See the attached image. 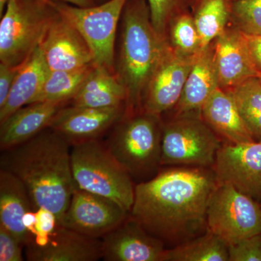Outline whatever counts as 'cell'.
I'll list each match as a JSON object with an SVG mask.
<instances>
[{"label": "cell", "instance_id": "cell-27", "mask_svg": "<svg viewBox=\"0 0 261 261\" xmlns=\"http://www.w3.org/2000/svg\"><path fill=\"white\" fill-rule=\"evenodd\" d=\"M224 91L232 98L255 140H261L260 79H250Z\"/></svg>", "mask_w": 261, "mask_h": 261}, {"label": "cell", "instance_id": "cell-37", "mask_svg": "<svg viewBox=\"0 0 261 261\" xmlns=\"http://www.w3.org/2000/svg\"><path fill=\"white\" fill-rule=\"evenodd\" d=\"M95 3L97 4H100V3H104V2L107 1V0H94Z\"/></svg>", "mask_w": 261, "mask_h": 261}, {"label": "cell", "instance_id": "cell-26", "mask_svg": "<svg viewBox=\"0 0 261 261\" xmlns=\"http://www.w3.org/2000/svg\"><path fill=\"white\" fill-rule=\"evenodd\" d=\"M95 65L73 70H50L34 102L68 103L80 90Z\"/></svg>", "mask_w": 261, "mask_h": 261}, {"label": "cell", "instance_id": "cell-23", "mask_svg": "<svg viewBox=\"0 0 261 261\" xmlns=\"http://www.w3.org/2000/svg\"><path fill=\"white\" fill-rule=\"evenodd\" d=\"M126 92L113 72L94 65L70 105L92 108H126Z\"/></svg>", "mask_w": 261, "mask_h": 261}, {"label": "cell", "instance_id": "cell-34", "mask_svg": "<svg viewBox=\"0 0 261 261\" xmlns=\"http://www.w3.org/2000/svg\"><path fill=\"white\" fill-rule=\"evenodd\" d=\"M246 42L254 66L261 77V35H247Z\"/></svg>", "mask_w": 261, "mask_h": 261}, {"label": "cell", "instance_id": "cell-24", "mask_svg": "<svg viewBox=\"0 0 261 261\" xmlns=\"http://www.w3.org/2000/svg\"><path fill=\"white\" fill-rule=\"evenodd\" d=\"M233 0H200L193 5L202 49L221 35L231 21Z\"/></svg>", "mask_w": 261, "mask_h": 261}, {"label": "cell", "instance_id": "cell-21", "mask_svg": "<svg viewBox=\"0 0 261 261\" xmlns=\"http://www.w3.org/2000/svg\"><path fill=\"white\" fill-rule=\"evenodd\" d=\"M219 87L213 42L197 55L181 98L174 108L176 114L200 111L207 99Z\"/></svg>", "mask_w": 261, "mask_h": 261}, {"label": "cell", "instance_id": "cell-39", "mask_svg": "<svg viewBox=\"0 0 261 261\" xmlns=\"http://www.w3.org/2000/svg\"><path fill=\"white\" fill-rule=\"evenodd\" d=\"M260 80H261V77H260Z\"/></svg>", "mask_w": 261, "mask_h": 261}, {"label": "cell", "instance_id": "cell-9", "mask_svg": "<svg viewBox=\"0 0 261 261\" xmlns=\"http://www.w3.org/2000/svg\"><path fill=\"white\" fill-rule=\"evenodd\" d=\"M207 229L228 246L261 233V204L228 184L218 183L207 210Z\"/></svg>", "mask_w": 261, "mask_h": 261}, {"label": "cell", "instance_id": "cell-35", "mask_svg": "<svg viewBox=\"0 0 261 261\" xmlns=\"http://www.w3.org/2000/svg\"><path fill=\"white\" fill-rule=\"evenodd\" d=\"M51 1L67 3V4L82 7V8H87V7H92L97 5L94 0H51Z\"/></svg>", "mask_w": 261, "mask_h": 261}, {"label": "cell", "instance_id": "cell-8", "mask_svg": "<svg viewBox=\"0 0 261 261\" xmlns=\"http://www.w3.org/2000/svg\"><path fill=\"white\" fill-rule=\"evenodd\" d=\"M53 2L88 44L94 65L115 73L117 35L127 0H107L87 8Z\"/></svg>", "mask_w": 261, "mask_h": 261}, {"label": "cell", "instance_id": "cell-33", "mask_svg": "<svg viewBox=\"0 0 261 261\" xmlns=\"http://www.w3.org/2000/svg\"><path fill=\"white\" fill-rule=\"evenodd\" d=\"M20 66L0 63V108L6 102Z\"/></svg>", "mask_w": 261, "mask_h": 261}, {"label": "cell", "instance_id": "cell-40", "mask_svg": "<svg viewBox=\"0 0 261 261\" xmlns=\"http://www.w3.org/2000/svg\"><path fill=\"white\" fill-rule=\"evenodd\" d=\"M261 204V203H260Z\"/></svg>", "mask_w": 261, "mask_h": 261}, {"label": "cell", "instance_id": "cell-12", "mask_svg": "<svg viewBox=\"0 0 261 261\" xmlns=\"http://www.w3.org/2000/svg\"><path fill=\"white\" fill-rule=\"evenodd\" d=\"M129 214L114 201L76 187L61 226L90 238L101 239Z\"/></svg>", "mask_w": 261, "mask_h": 261}, {"label": "cell", "instance_id": "cell-31", "mask_svg": "<svg viewBox=\"0 0 261 261\" xmlns=\"http://www.w3.org/2000/svg\"><path fill=\"white\" fill-rule=\"evenodd\" d=\"M229 261H261V233L228 247Z\"/></svg>", "mask_w": 261, "mask_h": 261}, {"label": "cell", "instance_id": "cell-30", "mask_svg": "<svg viewBox=\"0 0 261 261\" xmlns=\"http://www.w3.org/2000/svg\"><path fill=\"white\" fill-rule=\"evenodd\" d=\"M151 20L156 32L166 37V31L173 17L193 6L194 0H147Z\"/></svg>", "mask_w": 261, "mask_h": 261}, {"label": "cell", "instance_id": "cell-4", "mask_svg": "<svg viewBox=\"0 0 261 261\" xmlns=\"http://www.w3.org/2000/svg\"><path fill=\"white\" fill-rule=\"evenodd\" d=\"M162 133L161 116L140 111L124 114L104 143L137 185L154 177L162 167Z\"/></svg>", "mask_w": 261, "mask_h": 261}, {"label": "cell", "instance_id": "cell-16", "mask_svg": "<svg viewBox=\"0 0 261 261\" xmlns=\"http://www.w3.org/2000/svg\"><path fill=\"white\" fill-rule=\"evenodd\" d=\"M215 63L219 88L236 87L259 76L252 63L244 33L228 25L214 41Z\"/></svg>", "mask_w": 261, "mask_h": 261}, {"label": "cell", "instance_id": "cell-15", "mask_svg": "<svg viewBox=\"0 0 261 261\" xmlns=\"http://www.w3.org/2000/svg\"><path fill=\"white\" fill-rule=\"evenodd\" d=\"M125 107L92 108L65 106L59 110L49 127L70 145L99 140L125 114Z\"/></svg>", "mask_w": 261, "mask_h": 261}, {"label": "cell", "instance_id": "cell-29", "mask_svg": "<svg viewBox=\"0 0 261 261\" xmlns=\"http://www.w3.org/2000/svg\"><path fill=\"white\" fill-rule=\"evenodd\" d=\"M230 25L247 35H261V0H233Z\"/></svg>", "mask_w": 261, "mask_h": 261}, {"label": "cell", "instance_id": "cell-10", "mask_svg": "<svg viewBox=\"0 0 261 261\" xmlns=\"http://www.w3.org/2000/svg\"><path fill=\"white\" fill-rule=\"evenodd\" d=\"M198 54H183L167 42L146 87L142 111L161 116L176 107Z\"/></svg>", "mask_w": 261, "mask_h": 261}, {"label": "cell", "instance_id": "cell-18", "mask_svg": "<svg viewBox=\"0 0 261 261\" xmlns=\"http://www.w3.org/2000/svg\"><path fill=\"white\" fill-rule=\"evenodd\" d=\"M68 103H32L0 123V149L7 150L35 137L50 125L60 109Z\"/></svg>", "mask_w": 261, "mask_h": 261}, {"label": "cell", "instance_id": "cell-36", "mask_svg": "<svg viewBox=\"0 0 261 261\" xmlns=\"http://www.w3.org/2000/svg\"><path fill=\"white\" fill-rule=\"evenodd\" d=\"M9 1L10 0H0V17H1L3 13H4L6 5Z\"/></svg>", "mask_w": 261, "mask_h": 261}, {"label": "cell", "instance_id": "cell-32", "mask_svg": "<svg viewBox=\"0 0 261 261\" xmlns=\"http://www.w3.org/2000/svg\"><path fill=\"white\" fill-rule=\"evenodd\" d=\"M20 242L0 225V261H23V247Z\"/></svg>", "mask_w": 261, "mask_h": 261}, {"label": "cell", "instance_id": "cell-14", "mask_svg": "<svg viewBox=\"0 0 261 261\" xmlns=\"http://www.w3.org/2000/svg\"><path fill=\"white\" fill-rule=\"evenodd\" d=\"M50 70H73L94 65V57L80 32L58 13L39 44Z\"/></svg>", "mask_w": 261, "mask_h": 261}, {"label": "cell", "instance_id": "cell-5", "mask_svg": "<svg viewBox=\"0 0 261 261\" xmlns=\"http://www.w3.org/2000/svg\"><path fill=\"white\" fill-rule=\"evenodd\" d=\"M71 167L77 187L114 201L130 213L135 182L99 140L71 146Z\"/></svg>", "mask_w": 261, "mask_h": 261}, {"label": "cell", "instance_id": "cell-1", "mask_svg": "<svg viewBox=\"0 0 261 261\" xmlns=\"http://www.w3.org/2000/svg\"><path fill=\"white\" fill-rule=\"evenodd\" d=\"M216 185L211 168L160 170L136 185L130 216L171 248L207 231V205Z\"/></svg>", "mask_w": 261, "mask_h": 261}, {"label": "cell", "instance_id": "cell-7", "mask_svg": "<svg viewBox=\"0 0 261 261\" xmlns=\"http://www.w3.org/2000/svg\"><path fill=\"white\" fill-rule=\"evenodd\" d=\"M223 143L200 111L175 114L163 122L161 166L212 168Z\"/></svg>", "mask_w": 261, "mask_h": 261}, {"label": "cell", "instance_id": "cell-20", "mask_svg": "<svg viewBox=\"0 0 261 261\" xmlns=\"http://www.w3.org/2000/svg\"><path fill=\"white\" fill-rule=\"evenodd\" d=\"M34 210L25 185L17 176L0 170V225L13 233L24 247L32 241V237L23 224V218Z\"/></svg>", "mask_w": 261, "mask_h": 261}, {"label": "cell", "instance_id": "cell-38", "mask_svg": "<svg viewBox=\"0 0 261 261\" xmlns=\"http://www.w3.org/2000/svg\"><path fill=\"white\" fill-rule=\"evenodd\" d=\"M200 1V0H194V3H193V5L195 4V3H197V2H199ZM193 7V6H192Z\"/></svg>", "mask_w": 261, "mask_h": 261}, {"label": "cell", "instance_id": "cell-28", "mask_svg": "<svg viewBox=\"0 0 261 261\" xmlns=\"http://www.w3.org/2000/svg\"><path fill=\"white\" fill-rule=\"evenodd\" d=\"M166 38L173 49L183 54L195 56L203 49L193 15L189 10L173 17L168 24Z\"/></svg>", "mask_w": 261, "mask_h": 261}, {"label": "cell", "instance_id": "cell-22", "mask_svg": "<svg viewBox=\"0 0 261 261\" xmlns=\"http://www.w3.org/2000/svg\"><path fill=\"white\" fill-rule=\"evenodd\" d=\"M49 71L39 46L22 63L6 102L0 108V123L20 108L34 102Z\"/></svg>", "mask_w": 261, "mask_h": 261}, {"label": "cell", "instance_id": "cell-25", "mask_svg": "<svg viewBox=\"0 0 261 261\" xmlns=\"http://www.w3.org/2000/svg\"><path fill=\"white\" fill-rule=\"evenodd\" d=\"M164 261H229L228 245L207 229L197 238L167 248Z\"/></svg>", "mask_w": 261, "mask_h": 261}, {"label": "cell", "instance_id": "cell-6", "mask_svg": "<svg viewBox=\"0 0 261 261\" xmlns=\"http://www.w3.org/2000/svg\"><path fill=\"white\" fill-rule=\"evenodd\" d=\"M58 15L51 0H10L0 22V62L22 64Z\"/></svg>", "mask_w": 261, "mask_h": 261}, {"label": "cell", "instance_id": "cell-11", "mask_svg": "<svg viewBox=\"0 0 261 261\" xmlns=\"http://www.w3.org/2000/svg\"><path fill=\"white\" fill-rule=\"evenodd\" d=\"M212 169L218 183L228 184L261 203V140L224 142Z\"/></svg>", "mask_w": 261, "mask_h": 261}, {"label": "cell", "instance_id": "cell-19", "mask_svg": "<svg viewBox=\"0 0 261 261\" xmlns=\"http://www.w3.org/2000/svg\"><path fill=\"white\" fill-rule=\"evenodd\" d=\"M200 114L211 129L226 143L255 141L232 98L224 89L219 87L214 91L201 108Z\"/></svg>", "mask_w": 261, "mask_h": 261}, {"label": "cell", "instance_id": "cell-13", "mask_svg": "<svg viewBox=\"0 0 261 261\" xmlns=\"http://www.w3.org/2000/svg\"><path fill=\"white\" fill-rule=\"evenodd\" d=\"M101 241L102 259L106 261H164L167 250L130 214Z\"/></svg>", "mask_w": 261, "mask_h": 261}, {"label": "cell", "instance_id": "cell-3", "mask_svg": "<svg viewBox=\"0 0 261 261\" xmlns=\"http://www.w3.org/2000/svg\"><path fill=\"white\" fill-rule=\"evenodd\" d=\"M120 25L115 74L126 90L125 114H132L142 111L146 87L168 42L152 25L147 0H127Z\"/></svg>", "mask_w": 261, "mask_h": 261}, {"label": "cell", "instance_id": "cell-17", "mask_svg": "<svg viewBox=\"0 0 261 261\" xmlns=\"http://www.w3.org/2000/svg\"><path fill=\"white\" fill-rule=\"evenodd\" d=\"M25 257L30 261H96L102 258L101 239L90 238L59 226L44 246L29 244Z\"/></svg>", "mask_w": 261, "mask_h": 261}, {"label": "cell", "instance_id": "cell-2", "mask_svg": "<svg viewBox=\"0 0 261 261\" xmlns=\"http://www.w3.org/2000/svg\"><path fill=\"white\" fill-rule=\"evenodd\" d=\"M71 145L50 127L18 146L2 151L1 169L20 180L34 210L44 208L62 220L76 184L71 167Z\"/></svg>", "mask_w": 261, "mask_h": 261}]
</instances>
